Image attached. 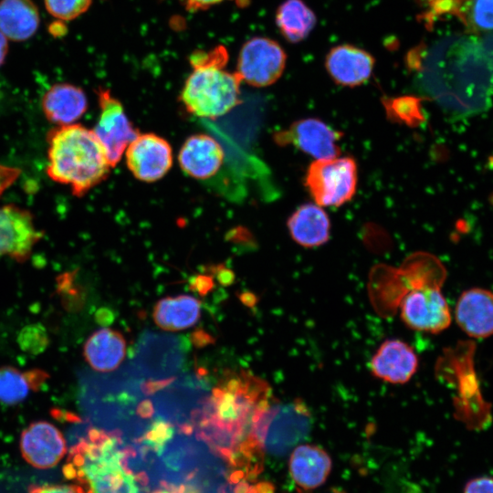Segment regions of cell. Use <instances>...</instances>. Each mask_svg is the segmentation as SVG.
Masks as SVG:
<instances>
[{"mask_svg":"<svg viewBox=\"0 0 493 493\" xmlns=\"http://www.w3.org/2000/svg\"><path fill=\"white\" fill-rule=\"evenodd\" d=\"M414 52L424 60L409 59L421 71L423 84L446 110L469 116L486 110L493 96V62L484 47L464 38Z\"/></svg>","mask_w":493,"mask_h":493,"instance_id":"1","label":"cell"},{"mask_svg":"<svg viewBox=\"0 0 493 493\" xmlns=\"http://www.w3.org/2000/svg\"><path fill=\"white\" fill-rule=\"evenodd\" d=\"M269 384L250 372H226L195 414V435L217 456L231 453L252 435L255 424L271 404Z\"/></svg>","mask_w":493,"mask_h":493,"instance_id":"2","label":"cell"},{"mask_svg":"<svg viewBox=\"0 0 493 493\" xmlns=\"http://www.w3.org/2000/svg\"><path fill=\"white\" fill-rule=\"evenodd\" d=\"M48 144V176L70 186L75 195L85 194L108 176L111 166L92 130L59 126L50 132Z\"/></svg>","mask_w":493,"mask_h":493,"instance_id":"3","label":"cell"},{"mask_svg":"<svg viewBox=\"0 0 493 493\" xmlns=\"http://www.w3.org/2000/svg\"><path fill=\"white\" fill-rule=\"evenodd\" d=\"M227 59V51L221 46L191 55L193 71L186 79L180 96L189 113L215 119L239 103L242 80L236 72L225 69Z\"/></svg>","mask_w":493,"mask_h":493,"instance_id":"4","label":"cell"},{"mask_svg":"<svg viewBox=\"0 0 493 493\" xmlns=\"http://www.w3.org/2000/svg\"><path fill=\"white\" fill-rule=\"evenodd\" d=\"M312 415L305 402L271 403L254 425L252 436L263 453L282 456L309 434Z\"/></svg>","mask_w":493,"mask_h":493,"instance_id":"5","label":"cell"},{"mask_svg":"<svg viewBox=\"0 0 493 493\" xmlns=\"http://www.w3.org/2000/svg\"><path fill=\"white\" fill-rule=\"evenodd\" d=\"M357 164L351 157L316 160L308 168L306 186L320 206H340L356 192Z\"/></svg>","mask_w":493,"mask_h":493,"instance_id":"6","label":"cell"},{"mask_svg":"<svg viewBox=\"0 0 493 493\" xmlns=\"http://www.w3.org/2000/svg\"><path fill=\"white\" fill-rule=\"evenodd\" d=\"M184 359V350L177 338L148 330L141 336L135 355L128 365L140 378L158 381L176 376Z\"/></svg>","mask_w":493,"mask_h":493,"instance_id":"7","label":"cell"},{"mask_svg":"<svg viewBox=\"0 0 493 493\" xmlns=\"http://www.w3.org/2000/svg\"><path fill=\"white\" fill-rule=\"evenodd\" d=\"M439 283L420 282L413 287L401 303V318L414 330L440 333L452 321L449 306Z\"/></svg>","mask_w":493,"mask_h":493,"instance_id":"8","label":"cell"},{"mask_svg":"<svg viewBox=\"0 0 493 493\" xmlns=\"http://www.w3.org/2000/svg\"><path fill=\"white\" fill-rule=\"evenodd\" d=\"M97 94L100 115L93 131L104 149L109 163L114 167L139 132L129 121L121 101L110 90L100 88Z\"/></svg>","mask_w":493,"mask_h":493,"instance_id":"9","label":"cell"},{"mask_svg":"<svg viewBox=\"0 0 493 493\" xmlns=\"http://www.w3.org/2000/svg\"><path fill=\"white\" fill-rule=\"evenodd\" d=\"M285 65L286 54L276 41L255 37L240 50L236 73L242 81L253 87H267L279 79Z\"/></svg>","mask_w":493,"mask_h":493,"instance_id":"10","label":"cell"},{"mask_svg":"<svg viewBox=\"0 0 493 493\" xmlns=\"http://www.w3.org/2000/svg\"><path fill=\"white\" fill-rule=\"evenodd\" d=\"M126 162L135 178L152 183L163 178L172 167V148L154 133H139L126 149Z\"/></svg>","mask_w":493,"mask_h":493,"instance_id":"11","label":"cell"},{"mask_svg":"<svg viewBox=\"0 0 493 493\" xmlns=\"http://www.w3.org/2000/svg\"><path fill=\"white\" fill-rule=\"evenodd\" d=\"M340 137L341 133L322 121L307 118L277 133L276 141L280 145L292 144L316 160H323L338 157Z\"/></svg>","mask_w":493,"mask_h":493,"instance_id":"12","label":"cell"},{"mask_svg":"<svg viewBox=\"0 0 493 493\" xmlns=\"http://www.w3.org/2000/svg\"><path fill=\"white\" fill-rule=\"evenodd\" d=\"M20 450L23 458L37 468L55 467L67 453V442L53 424L36 421L25 428L20 437Z\"/></svg>","mask_w":493,"mask_h":493,"instance_id":"13","label":"cell"},{"mask_svg":"<svg viewBox=\"0 0 493 493\" xmlns=\"http://www.w3.org/2000/svg\"><path fill=\"white\" fill-rule=\"evenodd\" d=\"M41 236L28 211L16 205L0 206V257L27 258Z\"/></svg>","mask_w":493,"mask_h":493,"instance_id":"14","label":"cell"},{"mask_svg":"<svg viewBox=\"0 0 493 493\" xmlns=\"http://www.w3.org/2000/svg\"><path fill=\"white\" fill-rule=\"evenodd\" d=\"M418 368V356L405 341L390 339L383 341L370 362L376 378L395 384L408 382Z\"/></svg>","mask_w":493,"mask_h":493,"instance_id":"15","label":"cell"},{"mask_svg":"<svg viewBox=\"0 0 493 493\" xmlns=\"http://www.w3.org/2000/svg\"><path fill=\"white\" fill-rule=\"evenodd\" d=\"M458 327L469 337L485 339L493 335V292L472 288L462 292L455 309Z\"/></svg>","mask_w":493,"mask_h":493,"instance_id":"16","label":"cell"},{"mask_svg":"<svg viewBox=\"0 0 493 493\" xmlns=\"http://www.w3.org/2000/svg\"><path fill=\"white\" fill-rule=\"evenodd\" d=\"M225 152L220 143L207 134H194L182 145L178 161L189 176L205 180L214 176L223 164Z\"/></svg>","mask_w":493,"mask_h":493,"instance_id":"17","label":"cell"},{"mask_svg":"<svg viewBox=\"0 0 493 493\" xmlns=\"http://www.w3.org/2000/svg\"><path fill=\"white\" fill-rule=\"evenodd\" d=\"M328 453L314 445H299L290 453L289 473L299 490L309 491L321 486L331 470Z\"/></svg>","mask_w":493,"mask_h":493,"instance_id":"18","label":"cell"},{"mask_svg":"<svg viewBox=\"0 0 493 493\" xmlns=\"http://www.w3.org/2000/svg\"><path fill=\"white\" fill-rule=\"evenodd\" d=\"M373 64V58L368 52L350 45L331 48L326 58V68L330 77L338 84L347 87L367 81Z\"/></svg>","mask_w":493,"mask_h":493,"instance_id":"19","label":"cell"},{"mask_svg":"<svg viewBox=\"0 0 493 493\" xmlns=\"http://www.w3.org/2000/svg\"><path fill=\"white\" fill-rule=\"evenodd\" d=\"M46 117L59 126L73 124L87 110L88 100L79 87L68 83L53 85L42 100Z\"/></svg>","mask_w":493,"mask_h":493,"instance_id":"20","label":"cell"},{"mask_svg":"<svg viewBox=\"0 0 493 493\" xmlns=\"http://www.w3.org/2000/svg\"><path fill=\"white\" fill-rule=\"evenodd\" d=\"M288 228L292 239L304 247H316L330 237L329 216L317 204L300 205L288 218Z\"/></svg>","mask_w":493,"mask_h":493,"instance_id":"21","label":"cell"},{"mask_svg":"<svg viewBox=\"0 0 493 493\" xmlns=\"http://www.w3.org/2000/svg\"><path fill=\"white\" fill-rule=\"evenodd\" d=\"M126 342L123 336L111 329H100L86 341L83 354L96 372L114 371L123 361Z\"/></svg>","mask_w":493,"mask_h":493,"instance_id":"22","label":"cell"},{"mask_svg":"<svg viewBox=\"0 0 493 493\" xmlns=\"http://www.w3.org/2000/svg\"><path fill=\"white\" fill-rule=\"evenodd\" d=\"M39 13L32 0L0 1V32L13 41L31 37L39 26Z\"/></svg>","mask_w":493,"mask_h":493,"instance_id":"23","label":"cell"},{"mask_svg":"<svg viewBox=\"0 0 493 493\" xmlns=\"http://www.w3.org/2000/svg\"><path fill=\"white\" fill-rule=\"evenodd\" d=\"M200 311V302L193 296L168 297L155 304L153 320L163 330H184L197 322Z\"/></svg>","mask_w":493,"mask_h":493,"instance_id":"24","label":"cell"},{"mask_svg":"<svg viewBox=\"0 0 493 493\" xmlns=\"http://www.w3.org/2000/svg\"><path fill=\"white\" fill-rule=\"evenodd\" d=\"M48 378L46 372L38 369L20 371L12 366L0 367V402L16 404L38 390Z\"/></svg>","mask_w":493,"mask_h":493,"instance_id":"25","label":"cell"},{"mask_svg":"<svg viewBox=\"0 0 493 493\" xmlns=\"http://www.w3.org/2000/svg\"><path fill=\"white\" fill-rule=\"evenodd\" d=\"M433 7L436 15H457L471 31H493V0H437Z\"/></svg>","mask_w":493,"mask_h":493,"instance_id":"26","label":"cell"},{"mask_svg":"<svg viewBox=\"0 0 493 493\" xmlns=\"http://www.w3.org/2000/svg\"><path fill=\"white\" fill-rule=\"evenodd\" d=\"M276 22L283 36L297 43L309 34L316 17L301 0H286L278 8Z\"/></svg>","mask_w":493,"mask_h":493,"instance_id":"27","label":"cell"},{"mask_svg":"<svg viewBox=\"0 0 493 493\" xmlns=\"http://www.w3.org/2000/svg\"><path fill=\"white\" fill-rule=\"evenodd\" d=\"M383 104L388 117L394 121L416 126L424 121L420 100L416 97L403 96L388 99Z\"/></svg>","mask_w":493,"mask_h":493,"instance_id":"28","label":"cell"},{"mask_svg":"<svg viewBox=\"0 0 493 493\" xmlns=\"http://www.w3.org/2000/svg\"><path fill=\"white\" fill-rule=\"evenodd\" d=\"M47 10L60 20H72L85 13L92 0H44Z\"/></svg>","mask_w":493,"mask_h":493,"instance_id":"29","label":"cell"},{"mask_svg":"<svg viewBox=\"0 0 493 493\" xmlns=\"http://www.w3.org/2000/svg\"><path fill=\"white\" fill-rule=\"evenodd\" d=\"M18 341L24 351L38 353L46 348L47 338L44 328L30 325L21 330Z\"/></svg>","mask_w":493,"mask_h":493,"instance_id":"30","label":"cell"},{"mask_svg":"<svg viewBox=\"0 0 493 493\" xmlns=\"http://www.w3.org/2000/svg\"><path fill=\"white\" fill-rule=\"evenodd\" d=\"M31 493H92L84 484H62L34 487Z\"/></svg>","mask_w":493,"mask_h":493,"instance_id":"31","label":"cell"},{"mask_svg":"<svg viewBox=\"0 0 493 493\" xmlns=\"http://www.w3.org/2000/svg\"><path fill=\"white\" fill-rule=\"evenodd\" d=\"M463 493H493V477L484 476L470 479Z\"/></svg>","mask_w":493,"mask_h":493,"instance_id":"32","label":"cell"},{"mask_svg":"<svg viewBox=\"0 0 493 493\" xmlns=\"http://www.w3.org/2000/svg\"><path fill=\"white\" fill-rule=\"evenodd\" d=\"M214 288L213 278L210 276L199 275L190 282V288L200 296L207 295Z\"/></svg>","mask_w":493,"mask_h":493,"instance_id":"33","label":"cell"},{"mask_svg":"<svg viewBox=\"0 0 493 493\" xmlns=\"http://www.w3.org/2000/svg\"><path fill=\"white\" fill-rule=\"evenodd\" d=\"M185 8L189 11H199L207 9L215 5L220 4L227 0H181ZM236 1L239 5H243L246 0H230Z\"/></svg>","mask_w":493,"mask_h":493,"instance_id":"34","label":"cell"},{"mask_svg":"<svg viewBox=\"0 0 493 493\" xmlns=\"http://www.w3.org/2000/svg\"><path fill=\"white\" fill-rule=\"evenodd\" d=\"M215 272L216 274V278L221 285L229 286L234 282V274L229 269L218 267Z\"/></svg>","mask_w":493,"mask_h":493,"instance_id":"35","label":"cell"},{"mask_svg":"<svg viewBox=\"0 0 493 493\" xmlns=\"http://www.w3.org/2000/svg\"><path fill=\"white\" fill-rule=\"evenodd\" d=\"M192 340L193 342L198 347H203L213 341L212 337L201 330H196L193 333Z\"/></svg>","mask_w":493,"mask_h":493,"instance_id":"36","label":"cell"},{"mask_svg":"<svg viewBox=\"0 0 493 493\" xmlns=\"http://www.w3.org/2000/svg\"><path fill=\"white\" fill-rule=\"evenodd\" d=\"M97 318L99 322H100L102 325H107L111 322L112 320V314L109 309H101L97 313Z\"/></svg>","mask_w":493,"mask_h":493,"instance_id":"37","label":"cell"},{"mask_svg":"<svg viewBox=\"0 0 493 493\" xmlns=\"http://www.w3.org/2000/svg\"><path fill=\"white\" fill-rule=\"evenodd\" d=\"M8 50L6 37L0 32V66L4 63Z\"/></svg>","mask_w":493,"mask_h":493,"instance_id":"38","label":"cell"},{"mask_svg":"<svg viewBox=\"0 0 493 493\" xmlns=\"http://www.w3.org/2000/svg\"><path fill=\"white\" fill-rule=\"evenodd\" d=\"M257 493H274V486L269 482H260L256 486Z\"/></svg>","mask_w":493,"mask_h":493,"instance_id":"39","label":"cell"},{"mask_svg":"<svg viewBox=\"0 0 493 493\" xmlns=\"http://www.w3.org/2000/svg\"><path fill=\"white\" fill-rule=\"evenodd\" d=\"M248 493H257L255 486H252V488H251V489L249 490Z\"/></svg>","mask_w":493,"mask_h":493,"instance_id":"40","label":"cell"}]
</instances>
